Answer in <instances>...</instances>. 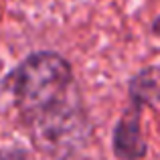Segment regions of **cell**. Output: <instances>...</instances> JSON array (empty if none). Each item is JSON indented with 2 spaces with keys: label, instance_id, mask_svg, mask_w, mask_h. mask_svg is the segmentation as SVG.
<instances>
[{
  "label": "cell",
  "instance_id": "obj_1",
  "mask_svg": "<svg viewBox=\"0 0 160 160\" xmlns=\"http://www.w3.org/2000/svg\"><path fill=\"white\" fill-rule=\"evenodd\" d=\"M32 148L49 158L79 156L93 138L73 65L57 51H32L2 79Z\"/></svg>",
  "mask_w": 160,
  "mask_h": 160
},
{
  "label": "cell",
  "instance_id": "obj_2",
  "mask_svg": "<svg viewBox=\"0 0 160 160\" xmlns=\"http://www.w3.org/2000/svg\"><path fill=\"white\" fill-rule=\"evenodd\" d=\"M142 108L130 103L116 122L112 132V152L116 158L136 160L148 156V144L142 134Z\"/></svg>",
  "mask_w": 160,
  "mask_h": 160
},
{
  "label": "cell",
  "instance_id": "obj_3",
  "mask_svg": "<svg viewBox=\"0 0 160 160\" xmlns=\"http://www.w3.org/2000/svg\"><path fill=\"white\" fill-rule=\"evenodd\" d=\"M128 98L132 106L152 108L160 99V65H150L132 75L128 81Z\"/></svg>",
  "mask_w": 160,
  "mask_h": 160
},
{
  "label": "cell",
  "instance_id": "obj_4",
  "mask_svg": "<svg viewBox=\"0 0 160 160\" xmlns=\"http://www.w3.org/2000/svg\"><path fill=\"white\" fill-rule=\"evenodd\" d=\"M32 152L28 150H14V148H8V150H0V158H27L31 156Z\"/></svg>",
  "mask_w": 160,
  "mask_h": 160
},
{
  "label": "cell",
  "instance_id": "obj_5",
  "mask_svg": "<svg viewBox=\"0 0 160 160\" xmlns=\"http://www.w3.org/2000/svg\"><path fill=\"white\" fill-rule=\"evenodd\" d=\"M150 31H152V35H160V14L154 18L152 27H150Z\"/></svg>",
  "mask_w": 160,
  "mask_h": 160
}]
</instances>
